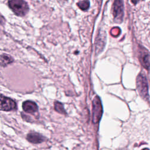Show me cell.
Masks as SVG:
<instances>
[{
    "instance_id": "1",
    "label": "cell",
    "mask_w": 150,
    "mask_h": 150,
    "mask_svg": "<svg viewBox=\"0 0 150 150\" xmlns=\"http://www.w3.org/2000/svg\"><path fill=\"white\" fill-rule=\"evenodd\" d=\"M8 4L12 11L19 16L25 15L29 11V6L24 0H8Z\"/></svg>"
},
{
    "instance_id": "2",
    "label": "cell",
    "mask_w": 150,
    "mask_h": 150,
    "mask_svg": "<svg viewBox=\"0 0 150 150\" xmlns=\"http://www.w3.org/2000/svg\"><path fill=\"white\" fill-rule=\"evenodd\" d=\"M137 87L139 95L145 100L148 101V85L146 76L142 73H140L137 79Z\"/></svg>"
},
{
    "instance_id": "3",
    "label": "cell",
    "mask_w": 150,
    "mask_h": 150,
    "mask_svg": "<svg viewBox=\"0 0 150 150\" xmlns=\"http://www.w3.org/2000/svg\"><path fill=\"white\" fill-rule=\"evenodd\" d=\"M102 105L100 99L96 96L93 101V121L94 123H97L102 115Z\"/></svg>"
},
{
    "instance_id": "4",
    "label": "cell",
    "mask_w": 150,
    "mask_h": 150,
    "mask_svg": "<svg viewBox=\"0 0 150 150\" xmlns=\"http://www.w3.org/2000/svg\"><path fill=\"white\" fill-rule=\"evenodd\" d=\"M113 15L117 22L122 21L124 15V4L122 0H115L113 4Z\"/></svg>"
},
{
    "instance_id": "5",
    "label": "cell",
    "mask_w": 150,
    "mask_h": 150,
    "mask_svg": "<svg viewBox=\"0 0 150 150\" xmlns=\"http://www.w3.org/2000/svg\"><path fill=\"white\" fill-rule=\"evenodd\" d=\"M16 103L10 98L0 94V110L9 111L16 109Z\"/></svg>"
},
{
    "instance_id": "6",
    "label": "cell",
    "mask_w": 150,
    "mask_h": 150,
    "mask_svg": "<svg viewBox=\"0 0 150 150\" xmlns=\"http://www.w3.org/2000/svg\"><path fill=\"white\" fill-rule=\"evenodd\" d=\"M139 61L141 64L147 70L149 67V54L147 50L145 48L139 49Z\"/></svg>"
},
{
    "instance_id": "7",
    "label": "cell",
    "mask_w": 150,
    "mask_h": 150,
    "mask_svg": "<svg viewBox=\"0 0 150 150\" xmlns=\"http://www.w3.org/2000/svg\"><path fill=\"white\" fill-rule=\"evenodd\" d=\"M22 108L25 112L29 114H34L38 111L37 104L30 100L24 101L22 104Z\"/></svg>"
},
{
    "instance_id": "8",
    "label": "cell",
    "mask_w": 150,
    "mask_h": 150,
    "mask_svg": "<svg viewBox=\"0 0 150 150\" xmlns=\"http://www.w3.org/2000/svg\"><path fill=\"white\" fill-rule=\"evenodd\" d=\"M26 139L33 144H39L43 142L45 138L41 134L36 132H30L27 135Z\"/></svg>"
},
{
    "instance_id": "9",
    "label": "cell",
    "mask_w": 150,
    "mask_h": 150,
    "mask_svg": "<svg viewBox=\"0 0 150 150\" xmlns=\"http://www.w3.org/2000/svg\"><path fill=\"white\" fill-rule=\"evenodd\" d=\"M13 62L12 58L8 54H2L0 55V65L5 66L6 65L12 63Z\"/></svg>"
},
{
    "instance_id": "10",
    "label": "cell",
    "mask_w": 150,
    "mask_h": 150,
    "mask_svg": "<svg viewBox=\"0 0 150 150\" xmlns=\"http://www.w3.org/2000/svg\"><path fill=\"white\" fill-rule=\"evenodd\" d=\"M54 110L59 113H60L62 114H66V112L64 108L63 105L59 101H56L54 103Z\"/></svg>"
},
{
    "instance_id": "11",
    "label": "cell",
    "mask_w": 150,
    "mask_h": 150,
    "mask_svg": "<svg viewBox=\"0 0 150 150\" xmlns=\"http://www.w3.org/2000/svg\"><path fill=\"white\" fill-rule=\"evenodd\" d=\"M77 5L81 10L86 11L88 9L90 6V2L88 0H83L77 3Z\"/></svg>"
},
{
    "instance_id": "12",
    "label": "cell",
    "mask_w": 150,
    "mask_h": 150,
    "mask_svg": "<svg viewBox=\"0 0 150 150\" xmlns=\"http://www.w3.org/2000/svg\"><path fill=\"white\" fill-rule=\"evenodd\" d=\"M4 22H5V19H4V18L1 15H0V24L4 23Z\"/></svg>"
}]
</instances>
